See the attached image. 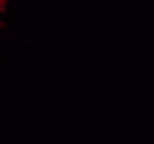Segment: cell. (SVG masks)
Segmentation results:
<instances>
[{"label":"cell","instance_id":"6da1fadb","mask_svg":"<svg viewBox=\"0 0 154 144\" xmlns=\"http://www.w3.org/2000/svg\"><path fill=\"white\" fill-rule=\"evenodd\" d=\"M0 2H1V11H4V9H5V6H6L7 0H0Z\"/></svg>","mask_w":154,"mask_h":144}]
</instances>
